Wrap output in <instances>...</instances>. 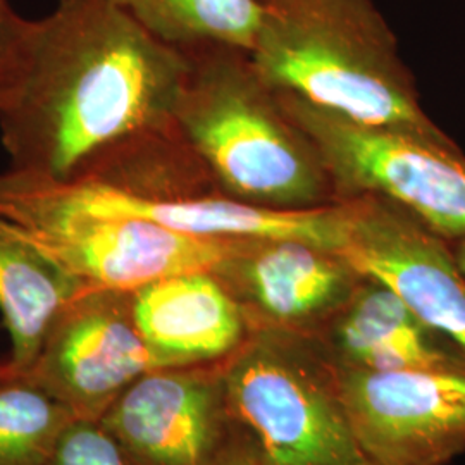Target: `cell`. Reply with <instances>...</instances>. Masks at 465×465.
<instances>
[{
  "instance_id": "obj_19",
  "label": "cell",
  "mask_w": 465,
  "mask_h": 465,
  "mask_svg": "<svg viewBox=\"0 0 465 465\" xmlns=\"http://www.w3.org/2000/svg\"><path fill=\"white\" fill-rule=\"evenodd\" d=\"M216 465H262L253 453L249 441L232 426V434L219 455Z\"/></svg>"
},
{
  "instance_id": "obj_18",
  "label": "cell",
  "mask_w": 465,
  "mask_h": 465,
  "mask_svg": "<svg viewBox=\"0 0 465 465\" xmlns=\"http://www.w3.org/2000/svg\"><path fill=\"white\" fill-rule=\"evenodd\" d=\"M34 21L19 16L9 0H0V100L15 84Z\"/></svg>"
},
{
  "instance_id": "obj_20",
  "label": "cell",
  "mask_w": 465,
  "mask_h": 465,
  "mask_svg": "<svg viewBox=\"0 0 465 465\" xmlns=\"http://www.w3.org/2000/svg\"><path fill=\"white\" fill-rule=\"evenodd\" d=\"M453 245V252H455V257H457V262L462 269V272L465 274V238L464 240H457V242H451Z\"/></svg>"
},
{
  "instance_id": "obj_9",
  "label": "cell",
  "mask_w": 465,
  "mask_h": 465,
  "mask_svg": "<svg viewBox=\"0 0 465 465\" xmlns=\"http://www.w3.org/2000/svg\"><path fill=\"white\" fill-rule=\"evenodd\" d=\"M224 361L155 367L100 417L126 465H216L232 434Z\"/></svg>"
},
{
  "instance_id": "obj_15",
  "label": "cell",
  "mask_w": 465,
  "mask_h": 465,
  "mask_svg": "<svg viewBox=\"0 0 465 465\" xmlns=\"http://www.w3.org/2000/svg\"><path fill=\"white\" fill-rule=\"evenodd\" d=\"M149 34L176 49L226 45L250 52L261 0H113Z\"/></svg>"
},
{
  "instance_id": "obj_11",
  "label": "cell",
  "mask_w": 465,
  "mask_h": 465,
  "mask_svg": "<svg viewBox=\"0 0 465 465\" xmlns=\"http://www.w3.org/2000/svg\"><path fill=\"white\" fill-rule=\"evenodd\" d=\"M343 202L349 232L340 253L465 355V274L451 242L388 200L364 195Z\"/></svg>"
},
{
  "instance_id": "obj_16",
  "label": "cell",
  "mask_w": 465,
  "mask_h": 465,
  "mask_svg": "<svg viewBox=\"0 0 465 465\" xmlns=\"http://www.w3.org/2000/svg\"><path fill=\"white\" fill-rule=\"evenodd\" d=\"M80 420L28 374L0 376V465H47Z\"/></svg>"
},
{
  "instance_id": "obj_3",
  "label": "cell",
  "mask_w": 465,
  "mask_h": 465,
  "mask_svg": "<svg viewBox=\"0 0 465 465\" xmlns=\"http://www.w3.org/2000/svg\"><path fill=\"white\" fill-rule=\"evenodd\" d=\"M182 50L188 69L173 119L226 195L272 211L340 203L312 140L257 74L249 52Z\"/></svg>"
},
{
  "instance_id": "obj_10",
  "label": "cell",
  "mask_w": 465,
  "mask_h": 465,
  "mask_svg": "<svg viewBox=\"0 0 465 465\" xmlns=\"http://www.w3.org/2000/svg\"><path fill=\"white\" fill-rule=\"evenodd\" d=\"M213 274L247 317L250 331L316 338L364 276L334 250L297 238L234 240Z\"/></svg>"
},
{
  "instance_id": "obj_6",
  "label": "cell",
  "mask_w": 465,
  "mask_h": 465,
  "mask_svg": "<svg viewBox=\"0 0 465 465\" xmlns=\"http://www.w3.org/2000/svg\"><path fill=\"white\" fill-rule=\"evenodd\" d=\"M0 214L74 280L119 292L183 272H213L234 242L176 232L138 217L36 207H0Z\"/></svg>"
},
{
  "instance_id": "obj_13",
  "label": "cell",
  "mask_w": 465,
  "mask_h": 465,
  "mask_svg": "<svg viewBox=\"0 0 465 465\" xmlns=\"http://www.w3.org/2000/svg\"><path fill=\"white\" fill-rule=\"evenodd\" d=\"M316 340L334 366L374 372L465 371L462 350L369 278Z\"/></svg>"
},
{
  "instance_id": "obj_21",
  "label": "cell",
  "mask_w": 465,
  "mask_h": 465,
  "mask_svg": "<svg viewBox=\"0 0 465 465\" xmlns=\"http://www.w3.org/2000/svg\"><path fill=\"white\" fill-rule=\"evenodd\" d=\"M7 371V362H0V376Z\"/></svg>"
},
{
  "instance_id": "obj_4",
  "label": "cell",
  "mask_w": 465,
  "mask_h": 465,
  "mask_svg": "<svg viewBox=\"0 0 465 465\" xmlns=\"http://www.w3.org/2000/svg\"><path fill=\"white\" fill-rule=\"evenodd\" d=\"M232 426L262 465H374L316 338L250 331L224 359Z\"/></svg>"
},
{
  "instance_id": "obj_5",
  "label": "cell",
  "mask_w": 465,
  "mask_h": 465,
  "mask_svg": "<svg viewBox=\"0 0 465 465\" xmlns=\"http://www.w3.org/2000/svg\"><path fill=\"white\" fill-rule=\"evenodd\" d=\"M312 140L340 202L380 197L449 242L465 238V155L453 140L369 126L278 92Z\"/></svg>"
},
{
  "instance_id": "obj_7",
  "label": "cell",
  "mask_w": 465,
  "mask_h": 465,
  "mask_svg": "<svg viewBox=\"0 0 465 465\" xmlns=\"http://www.w3.org/2000/svg\"><path fill=\"white\" fill-rule=\"evenodd\" d=\"M157 362L134 322L132 292L84 286L50 324L28 374L80 420L99 422Z\"/></svg>"
},
{
  "instance_id": "obj_17",
  "label": "cell",
  "mask_w": 465,
  "mask_h": 465,
  "mask_svg": "<svg viewBox=\"0 0 465 465\" xmlns=\"http://www.w3.org/2000/svg\"><path fill=\"white\" fill-rule=\"evenodd\" d=\"M47 465H126L113 438L99 422L76 420Z\"/></svg>"
},
{
  "instance_id": "obj_2",
  "label": "cell",
  "mask_w": 465,
  "mask_h": 465,
  "mask_svg": "<svg viewBox=\"0 0 465 465\" xmlns=\"http://www.w3.org/2000/svg\"><path fill=\"white\" fill-rule=\"evenodd\" d=\"M249 55L276 92L369 126L451 140L422 111L374 0H261Z\"/></svg>"
},
{
  "instance_id": "obj_8",
  "label": "cell",
  "mask_w": 465,
  "mask_h": 465,
  "mask_svg": "<svg viewBox=\"0 0 465 465\" xmlns=\"http://www.w3.org/2000/svg\"><path fill=\"white\" fill-rule=\"evenodd\" d=\"M331 367L372 464L447 465L465 453V371Z\"/></svg>"
},
{
  "instance_id": "obj_14",
  "label": "cell",
  "mask_w": 465,
  "mask_h": 465,
  "mask_svg": "<svg viewBox=\"0 0 465 465\" xmlns=\"http://www.w3.org/2000/svg\"><path fill=\"white\" fill-rule=\"evenodd\" d=\"M84 286L0 214V314L11 340L7 367L13 372L30 371L50 324Z\"/></svg>"
},
{
  "instance_id": "obj_12",
  "label": "cell",
  "mask_w": 465,
  "mask_h": 465,
  "mask_svg": "<svg viewBox=\"0 0 465 465\" xmlns=\"http://www.w3.org/2000/svg\"><path fill=\"white\" fill-rule=\"evenodd\" d=\"M132 305L159 367L224 361L250 336L242 307L211 271L149 282L132 292Z\"/></svg>"
},
{
  "instance_id": "obj_1",
  "label": "cell",
  "mask_w": 465,
  "mask_h": 465,
  "mask_svg": "<svg viewBox=\"0 0 465 465\" xmlns=\"http://www.w3.org/2000/svg\"><path fill=\"white\" fill-rule=\"evenodd\" d=\"M188 59L113 0H57L34 21L0 100L9 169L66 182L117 143L174 123Z\"/></svg>"
}]
</instances>
